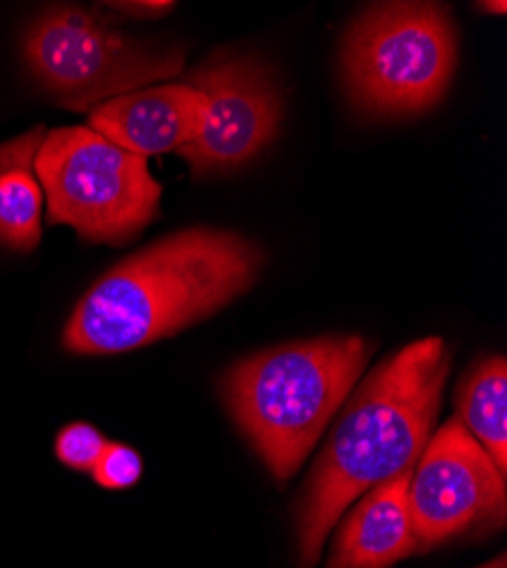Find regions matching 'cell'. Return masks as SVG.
<instances>
[{
	"instance_id": "3",
	"label": "cell",
	"mask_w": 507,
	"mask_h": 568,
	"mask_svg": "<svg viewBox=\"0 0 507 568\" xmlns=\"http://www.w3.org/2000/svg\"><path fill=\"white\" fill-rule=\"evenodd\" d=\"M366 362L368 344L348 335L271 348L227 371V409L275 478L301 468Z\"/></svg>"
},
{
	"instance_id": "15",
	"label": "cell",
	"mask_w": 507,
	"mask_h": 568,
	"mask_svg": "<svg viewBox=\"0 0 507 568\" xmlns=\"http://www.w3.org/2000/svg\"><path fill=\"white\" fill-rule=\"evenodd\" d=\"M110 8L136 19H155L169 14L175 3H164V0H130V3H112Z\"/></svg>"
},
{
	"instance_id": "11",
	"label": "cell",
	"mask_w": 507,
	"mask_h": 568,
	"mask_svg": "<svg viewBox=\"0 0 507 568\" xmlns=\"http://www.w3.org/2000/svg\"><path fill=\"white\" fill-rule=\"evenodd\" d=\"M45 130L32 128L0 144V246L28 253L41 240L43 192L34 171Z\"/></svg>"
},
{
	"instance_id": "1",
	"label": "cell",
	"mask_w": 507,
	"mask_h": 568,
	"mask_svg": "<svg viewBox=\"0 0 507 568\" xmlns=\"http://www.w3.org/2000/svg\"><path fill=\"white\" fill-rule=\"evenodd\" d=\"M262 264V251L242 234L175 232L91 284L62 346L75 355H116L171 337L249 292Z\"/></svg>"
},
{
	"instance_id": "8",
	"label": "cell",
	"mask_w": 507,
	"mask_h": 568,
	"mask_svg": "<svg viewBox=\"0 0 507 568\" xmlns=\"http://www.w3.org/2000/svg\"><path fill=\"white\" fill-rule=\"evenodd\" d=\"M184 84L194 87L203 99L201 130L178 151L196 178L246 164L278 134L283 99L273 75L255 60L212 58Z\"/></svg>"
},
{
	"instance_id": "16",
	"label": "cell",
	"mask_w": 507,
	"mask_h": 568,
	"mask_svg": "<svg viewBox=\"0 0 507 568\" xmlns=\"http://www.w3.org/2000/svg\"><path fill=\"white\" fill-rule=\"evenodd\" d=\"M478 8L487 10V12H496V14H503L505 12V3H480Z\"/></svg>"
},
{
	"instance_id": "17",
	"label": "cell",
	"mask_w": 507,
	"mask_h": 568,
	"mask_svg": "<svg viewBox=\"0 0 507 568\" xmlns=\"http://www.w3.org/2000/svg\"><path fill=\"white\" fill-rule=\"evenodd\" d=\"M480 568H507V564H505V557L500 555L498 559H494V561H489V564H485V566H480Z\"/></svg>"
},
{
	"instance_id": "2",
	"label": "cell",
	"mask_w": 507,
	"mask_h": 568,
	"mask_svg": "<svg viewBox=\"0 0 507 568\" xmlns=\"http://www.w3.org/2000/svg\"><path fill=\"white\" fill-rule=\"evenodd\" d=\"M448 368L446 344L428 337L383 362L353 394L301 500V568H314L351 503L417 464L442 407Z\"/></svg>"
},
{
	"instance_id": "7",
	"label": "cell",
	"mask_w": 507,
	"mask_h": 568,
	"mask_svg": "<svg viewBox=\"0 0 507 568\" xmlns=\"http://www.w3.org/2000/svg\"><path fill=\"white\" fill-rule=\"evenodd\" d=\"M409 518L419 548H433L505 514V473L450 418L428 439L409 478Z\"/></svg>"
},
{
	"instance_id": "5",
	"label": "cell",
	"mask_w": 507,
	"mask_h": 568,
	"mask_svg": "<svg viewBox=\"0 0 507 568\" xmlns=\"http://www.w3.org/2000/svg\"><path fill=\"white\" fill-rule=\"evenodd\" d=\"M34 171L49 199V221L71 225L84 242L121 246L160 212L162 186L149 162L91 128L43 136Z\"/></svg>"
},
{
	"instance_id": "9",
	"label": "cell",
	"mask_w": 507,
	"mask_h": 568,
	"mask_svg": "<svg viewBox=\"0 0 507 568\" xmlns=\"http://www.w3.org/2000/svg\"><path fill=\"white\" fill-rule=\"evenodd\" d=\"M201 121V93L184 82L132 91L89 112L91 130L142 158L178 153L196 139Z\"/></svg>"
},
{
	"instance_id": "13",
	"label": "cell",
	"mask_w": 507,
	"mask_h": 568,
	"mask_svg": "<svg viewBox=\"0 0 507 568\" xmlns=\"http://www.w3.org/2000/svg\"><path fill=\"white\" fill-rule=\"evenodd\" d=\"M108 439L91 423H69L55 439L58 459L73 470H91L105 450Z\"/></svg>"
},
{
	"instance_id": "4",
	"label": "cell",
	"mask_w": 507,
	"mask_h": 568,
	"mask_svg": "<svg viewBox=\"0 0 507 568\" xmlns=\"http://www.w3.org/2000/svg\"><path fill=\"white\" fill-rule=\"evenodd\" d=\"M455 62V28L437 3L374 6L353 21L342 51L351 101L376 116L433 108L444 97Z\"/></svg>"
},
{
	"instance_id": "10",
	"label": "cell",
	"mask_w": 507,
	"mask_h": 568,
	"mask_svg": "<svg viewBox=\"0 0 507 568\" xmlns=\"http://www.w3.org/2000/svg\"><path fill=\"white\" fill-rule=\"evenodd\" d=\"M412 470L364 494L344 520L328 568H389L419 550L407 498Z\"/></svg>"
},
{
	"instance_id": "14",
	"label": "cell",
	"mask_w": 507,
	"mask_h": 568,
	"mask_svg": "<svg viewBox=\"0 0 507 568\" xmlns=\"http://www.w3.org/2000/svg\"><path fill=\"white\" fill-rule=\"evenodd\" d=\"M142 470H144V464L140 453L125 444L108 442L99 462L94 464V468H91V476H94V483L99 487L110 491H121L140 483Z\"/></svg>"
},
{
	"instance_id": "6",
	"label": "cell",
	"mask_w": 507,
	"mask_h": 568,
	"mask_svg": "<svg viewBox=\"0 0 507 568\" xmlns=\"http://www.w3.org/2000/svg\"><path fill=\"white\" fill-rule=\"evenodd\" d=\"M26 62L51 97L75 112L140 91L155 80L175 78L184 49L123 34L99 12L51 8L26 32Z\"/></svg>"
},
{
	"instance_id": "12",
	"label": "cell",
	"mask_w": 507,
	"mask_h": 568,
	"mask_svg": "<svg viewBox=\"0 0 507 568\" xmlns=\"http://www.w3.org/2000/svg\"><path fill=\"white\" fill-rule=\"evenodd\" d=\"M507 364L505 357H487L469 371L455 396L459 420L489 453L496 466L507 468Z\"/></svg>"
}]
</instances>
